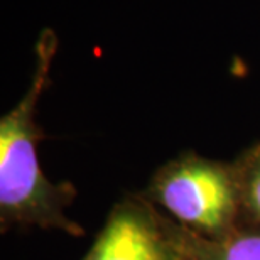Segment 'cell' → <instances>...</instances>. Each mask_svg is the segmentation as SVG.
I'll return each mask as SVG.
<instances>
[{"label":"cell","instance_id":"obj_1","mask_svg":"<svg viewBox=\"0 0 260 260\" xmlns=\"http://www.w3.org/2000/svg\"><path fill=\"white\" fill-rule=\"evenodd\" d=\"M58 36L53 29L41 30L34 48V71L24 96L0 118V225L9 228L58 230L70 237H83V228L66 215L75 201L76 188L53 183L43 173L38 144L43 130L38 123V105L49 85V75L58 53Z\"/></svg>","mask_w":260,"mask_h":260},{"label":"cell","instance_id":"obj_2","mask_svg":"<svg viewBox=\"0 0 260 260\" xmlns=\"http://www.w3.org/2000/svg\"><path fill=\"white\" fill-rule=\"evenodd\" d=\"M142 196L186 230L218 238L238 228V193L232 162L184 152L155 171Z\"/></svg>","mask_w":260,"mask_h":260},{"label":"cell","instance_id":"obj_3","mask_svg":"<svg viewBox=\"0 0 260 260\" xmlns=\"http://www.w3.org/2000/svg\"><path fill=\"white\" fill-rule=\"evenodd\" d=\"M181 225L142 194L125 196L108 213L83 260H178Z\"/></svg>","mask_w":260,"mask_h":260},{"label":"cell","instance_id":"obj_4","mask_svg":"<svg viewBox=\"0 0 260 260\" xmlns=\"http://www.w3.org/2000/svg\"><path fill=\"white\" fill-rule=\"evenodd\" d=\"M178 260H260V232L237 228L208 238L181 226Z\"/></svg>","mask_w":260,"mask_h":260},{"label":"cell","instance_id":"obj_5","mask_svg":"<svg viewBox=\"0 0 260 260\" xmlns=\"http://www.w3.org/2000/svg\"><path fill=\"white\" fill-rule=\"evenodd\" d=\"M238 193V228L260 232V142L232 160Z\"/></svg>","mask_w":260,"mask_h":260}]
</instances>
